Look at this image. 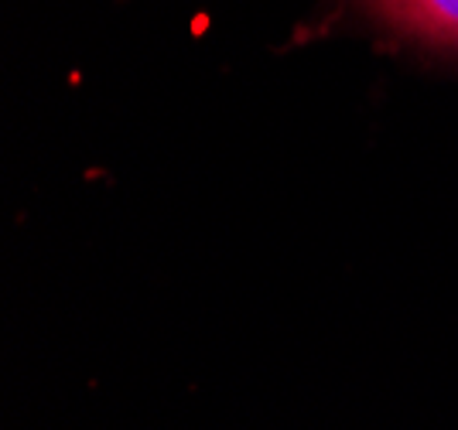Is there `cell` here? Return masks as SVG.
Segmentation results:
<instances>
[{
    "label": "cell",
    "mask_w": 458,
    "mask_h": 430,
    "mask_svg": "<svg viewBox=\"0 0 458 430\" xmlns=\"http://www.w3.org/2000/svg\"><path fill=\"white\" fill-rule=\"evenodd\" d=\"M383 21L428 45L458 48V0H369Z\"/></svg>",
    "instance_id": "1"
}]
</instances>
